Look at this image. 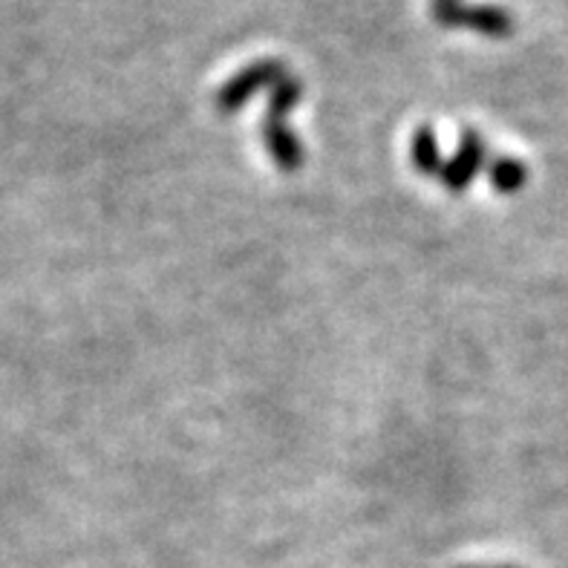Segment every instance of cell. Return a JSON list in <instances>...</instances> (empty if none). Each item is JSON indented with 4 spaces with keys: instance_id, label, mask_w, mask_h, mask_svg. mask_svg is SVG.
<instances>
[{
    "instance_id": "1",
    "label": "cell",
    "mask_w": 568,
    "mask_h": 568,
    "mask_svg": "<svg viewBox=\"0 0 568 568\" xmlns=\"http://www.w3.org/2000/svg\"><path fill=\"white\" fill-rule=\"evenodd\" d=\"M288 75L286 64L277 61V58H263V61H254L248 64L245 70H240L234 79L225 81L220 87V93H216L214 104H216V113L223 115H234L248 104L252 95H257L260 90H266V87H277L283 79Z\"/></svg>"
},
{
    "instance_id": "2",
    "label": "cell",
    "mask_w": 568,
    "mask_h": 568,
    "mask_svg": "<svg viewBox=\"0 0 568 568\" xmlns=\"http://www.w3.org/2000/svg\"><path fill=\"white\" fill-rule=\"evenodd\" d=\"M433 21L447 29H476L488 38H508L514 32V18L508 9L494 3H433Z\"/></svg>"
},
{
    "instance_id": "3",
    "label": "cell",
    "mask_w": 568,
    "mask_h": 568,
    "mask_svg": "<svg viewBox=\"0 0 568 568\" xmlns=\"http://www.w3.org/2000/svg\"><path fill=\"white\" fill-rule=\"evenodd\" d=\"M485 156H488V144H485V139L479 136L476 130H465V133H462L459 151H456V156L450 159V162H445L439 180L445 182L447 191L462 194V191L476 180V173L483 171Z\"/></svg>"
},
{
    "instance_id": "4",
    "label": "cell",
    "mask_w": 568,
    "mask_h": 568,
    "mask_svg": "<svg viewBox=\"0 0 568 568\" xmlns=\"http://www.w3.org/2000/svg\"><path fill=\"white\" fill-rule=\"evenodd\" d=\"M263 142H266L268 156H272L286 173H295L297 168H303V162H306L301 136L292 133L283 122H263Z\"/></svg>"
},
{
    "instance_id": "5",
    "label": "cell",
    "mask_w": 568,
    "mask_h": 568,
    "mask_svg": "<svg viewBox=\"0 0 568 568\" xmlns=\"http://www.w3.org/2000/svg\"><path fill=\"white\" fill-rule=\"evenodd\" d=\"M410 148H413V162H416L418 173H425V176H439L445 162H442L436 130H433L430 124H422V128L416 130Z\"/></svg>"
},
{
    "instance_id": "6",
    "label": "cell",
    "mask_w": 568,
    "mask_h": 568,
    "mask_svg": "<svg viewBox=\"0 0 568 568\" xmlns=\"http://www.w3.org/2000/svg\"><path fill=\"white\" fill-rule=\"evenodd\" d=\"M303 99V81L295 75H286L281 84L274 87L272 95H268V110L263 122H283L292 110L301 104Z\"/></svg>"
},
{
    "instance_id": "7",
    "label": "cell",
    "mask_w": 568,
    "mask_h": 568,
    "mask_svg": "<svg viewBox=\"0 0 568 568\" xmlns=\"http://www.w3.org/2000/svg\"><path fill=\"white\" fill-rule=\"evenodd\" d=\"M490 176V185L497 187L499 194H517L519 187L528 182V168L519 162V159H497L488 171Z\"/></svg>"
},
{
    "instance_id": "8",
    "label": "cell",
    "mask_w": 568,
    "mask_h": 568,
    "mask_svg": "<svg viewBox=\"0 0 568 568\" xmlns=\"http://www.w3.org/2000/svg\"><path fill=\"white\" fill-rule=\"evenodd\" d=\"M468 568H479V566H468ZM490 568H514V566H490Z\"/></svg>"
},
{
    "instance_id": "9",
    "label": "cell",
    "mask_w": 568,
    "mask_h": 568,
    "mask_svg": "<svg viewBox=\"0 0 568 568\" xmlns=\"http://www.w3.org/2000/svg\"><path fill=\"white\" fill-rule=\"evenodd\" d=\"M433 3H450V0H433Z\"/></svg>"
}]
</instances>
